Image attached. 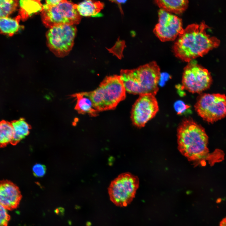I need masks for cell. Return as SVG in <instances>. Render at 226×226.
I'll list each match as a JSON object with an SVG mask.
<instances>
[{"label":"cell","mask_w":226,"mask_h":226,"mask_svg":"<svg viewBox=\"0 0 226 226\" xmlns=\"http://www.w3.org/2000/svg\"><path fill=\"white\" fill-rule=\"evenodd\" d=\"M212 81L207 70L190 61L183 69L181 89L193 93H200L209 88Z\"/></svg>","instance_id":"9"},{"label":"cell","mask_w":226,"mask_h":226,"mask_svg":"<svg viewBox=\"0 0 226 226\" xmlns=\"http://www.w3.org/2000/svg\"><path fill=\"white\" fill-rule=\"evenodd\" d=\"M18 0H0V18L8 17L17 9Z\"/></svg>","instance_id":"20"},{"label":"cell","mask_w":226,"mask_h":226,"mask_svg":"<svg viewBox=\"0 0 226 226\" xmlns=\"http://www.w3.org/2000/svg\"><path fill=\"white\" fill-rule=\"evenodd\" d=\"M71 96L76 100L74 108L79 113L87 114L92 116L98 115L99 112L94 108L91 99L83 92L73 94Z\"/></svg>","instance_id":"14"},{"label":"cell","mask_w":226,"mask_h":226,"mask_svg":"<svg viewBox=\"0 0 226 226\" xmlns=\"http://www.w3.org/2000/svg\"><path fill=\"white\" fill-rule=\"evenodd\" d=\"M73 25H62L50 28L46 34L48 47L56 56L63 57L71 50L77 32Z\"/></svg>","instance_id":"7"},{"label":"cell","mask_w":226,"mask_h":226,"mask_svg":"<svg viewBox=\"0 0 226 226\" xmlns=\"http://www.w3.org/2000/svg\"><path fill=\"white\" fill-rule=\"evenodd\" d=\"M186 106H187L185 105L184 103L180 101H178L175 105V110L178 114L183 112L186 109Z\"/></svg>","instance_id":"23"},{"label":"cell","mask_w":226,"mask_h":226,"mask_svg":"<svg viewBox=\"0 0 226 226\" xmlns=\"http://www.w3.org/2000/svg\"><path fill=\"white\" fill-rule=\"evenodd\" d=\"M109 0L110 1H111L112 2H114V3H116V0Z\"/></svg>","instance_id":"26"},{"label":"cell","mask_w":226,"mask_h":226,"mask_svg":"<svg viewBox=\"0 0 226 226\" xmlns=\"http://www.w3.org/2000/svg\"><path fill=\"white\" fill-rule=\"evenodd\" d=\"M139 95L132 107L131 119L134 125L142 127L155 116L159 108L155 95L150 93Z\"/></svg>","instance_id":"11"},{"label":"cell","mask_w":226,"mask_h":226,"mask_svg":"<svg viewBox=\"0 0 226 226\" xmlns=\"http://www.w3.org/2000/svg\"><path fill=\"white\" fill-rule=\"evenodd\" d=\"M120 76L126 91L130 93L155 95L158 91L160 70L155 61L135 69L122 70Z\"/></svg>","instance_id":"3"},{"label":"cell","mask_w":226,"mask_h":226,"mask_svg":"<svg viewBox=\"0 0 226 226\" xmlns=\"http://www.w3.org/2000/svg\"><path fill=\"white\" fill-rule=\"evenodd\" d=\"M219 226H226V217L221 221Z\"/></svg>","instance_id":"25"},{"label":"cell","mask_w":226,"mask_h":226,"mask_svg":"<svg viewBox=\"0 0 226 226\" xmlns=\"http://www.w3.org/2000/svg\"><path fill=\"white\" fill-rule=\"evenodd\" d=\"M194 107L204 121L213 123L226 116V96L220 94H201Z\"/></svg>","instance_id":"8"},{"label":"cell","mask_w":226,"mask_h":226,"mask_svg":"<svg viewBox=\"0 0 226 226\" xmlns=\"http://www.w3.org/2000/svg\"><path fill=\"white\" fill-rule=\"evenodd\" d=\"M208 28L203 21L199 24L188 25L174 44L173 49L175 56L189 62L218 47L220 40L207 33L206 30Z\"/></svg>","instance_id":"1"},{"label":"cell","mask_w":226,"mask_h":226,"mask_svg":"<svg viewBox=\"0 0 226 226\" xmlns=\"http://www.w3.org/2000/svg\"><path fill=\"white\" fill-rule=\"evenodd\" d=\"M158 22L153 32L162 42L174 40L181 34L184 29L181 19L163 9L158 11Z\"/></svg>","instance_id":"10"},{"label":"cell","mask_w":226,"mask_h":226,"mask_svg":"<svg viewBox=\"0 0 226 226\" xmlns=\"http://www.w3.org/2000/svg\"><path fill=\"white\" fill-rule=\"evenodd\" d=\"M77 4L62 0L54 5H43L41 17L45 26L51 28L62 25L78 24L81 16L77 10Z\"/></svg>","instance_id":"5"},{"label":"cell","mask_w":226,"mask_h":226,"mask_svg":"<svg viewBox=\"0 0 226 226\" xmlns=\"http://www.w3.org/2000/svg\"><path fill=\"white\" fill-rule=\"evenodd\" d=\"M62 0H45L46 4L49 5L57 4Z\"/></svg>","instance_id":"24"},{"label":"cell","mask_w":226,"mask_h":226,"mask_svg":"<svg viewBox=\"0 0 226 226\" xmlns=\"http://www.w3.org/2000/svg\"><path fill=\"white\" fill-rule=\"evenodd\" d=\"M21 198L19 189L15 184L8 180L0 181V203L7 210L17 208Z\"/></svg>","instance_id":"12"},{"label":"cell","mask_w":226,"mask_h":226,"mask_svg":"<svg viewBox=\"0 0 226 226\" xmlns=\"http://www.w3.org/2000/svg\"><path fill=\"white\" fill-rule=\"evenodd\" d=\"M41 0H20L19 15L22 20H25L32 15L41 11L43 5Z\"/></svg>","instance_id":"15"},{"label":"cell","mask_w":226,"mask_h":226,"mask_svg":"<svg viewBox=\"0 0 226 226\" xmlns=\"http://www.w3.org/2000/svg\"><path fill=\"white\" fill-rule=\"evenodd\" d=\"M20 19L19 15L14 18H0V32L8 36L15 34L22 28L19 24Z\"/></svg>","instance_id":"18"},{"label":"cell","mask_w":226,"mask_h":226,"mask_svg":"<svg viewBox=\"0 0 226 226\" xmlns=\"http://www.w3.org/2000/svg\"><path fill=\"white\" fill-rule=\"evenodd\" d=\"M13 132L11 122L3 120L0 121V148L11 143L13 137Z\"/></svg>","instance_id":"19"},{"label":"cell","mask_w":226,"mask_h":226,"mask_svg":"<svg viewBox=\"0 0 226 226\" xmlns=\"http://www.w3.org/2000/svg\"><path fill=\"white\" fill-rule=\"evenodd\" d=\"M126 90L120 76L106 77L94 90L84 94L100 111L113 110L126 97Z\"/></svg>","instance_id":"4"},{"label":"cell","mask_w":226,"mask_h":226,"mask_svg":"<svg viewBox=\"0 0 226 226\" xmlns=\"http://www.w3.org/2000/svg\"><path fill=\"white\" fill-rule=\"evenodd\" d=\"M33 172L34 175L37 177H41L44 176L46 172V168L44 165L36 164L33 167Z\"/></svg>","instance_id":"22"},{"label":"cell","mask_w":226,"mask_h":226,"mask_svg":"<svg viewBox=\"0 0 226 226\" xmlns=\"http://www.w3.org/2000/svg\"><path fill=\"white\" fill-rule=\"evenodd\" d=\"M178 148L189 160L198 162L210 158L208 137L204 128L191 118H185L177 130Z\"/></svg>","instance_id":"2"},{"label":"cell","mask_w":226,"mask_h":226,"mask_svg":"<svg viewBox=\"0 0 226 226\" xmlns=\"http://www.w3.org/2000/svg\"><path fill=\"white\" fill-rule=\"evenodd\" d=\"M7 209L0 203V226H7L10 219Z\"/></svg>","instance_id":"21"},{"label":"cell","mask_w":226,"mask_h":226,"mask_svg":"<svg viewBox=\"0 0 226 226\" xmlns=\"http://www.w3.org/2000/svg\"><path fill=\"white\" fill-rule=\"evenodd\" d=\"M160 8L171 13L180 14L188 7V0H154Z\"/></svg>","instance_id":"16"},{"label":"cell","mask_w":226,"mask_h":226,"mask_svg":"<svg viewBox=\"0 0 226 226\" xmlns=\"http://www.w3.org/2000/svg\"><path fill=\"white\" fill-rule=\"evenodd\" d=\"M104 6V3L100 1L84 0L77 4V10L81 16L100 17L102 16L100 11Z\"/></svg>","instance_id":"13"},{"label":"cell","mask_w":226,"mask_h":226,"mask_svg":"<svg viewBox=\"0 0 226 226\" xmlns=\"http://www.w3.org/2000/svg\"><path fill=\"white\" fill-rule=\"evenodd\" d=\"M11 122L13 128V135L10 143L15 145L29 134L31 126L23 118L13 121Z\"/></svg>","instance_id":"17"},{"label":"cell","mask_w":226,"mask_h":226,"mask_svg":"<svg viewBox=\"0 0 226 226\" xmlns=\"http://www.w3.org/2000/svg\"><path fill=\"white\" fill-rule=\"evenodd\" d=\"M139 186V179L136 176L129 172L120 174L108 187L110 200L117 206H127L135 197Z\"/></svg>","instance_id":"6"}]
</instances>
